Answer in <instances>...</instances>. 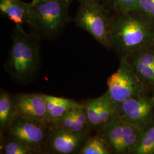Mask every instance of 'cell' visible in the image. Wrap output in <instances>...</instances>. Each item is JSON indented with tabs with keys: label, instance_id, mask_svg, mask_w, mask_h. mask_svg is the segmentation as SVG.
I'll return each instance as SVG.
<instances>
[{
	"label": "cell",
	"instance_id": "cell-3",
	"mask_svg": "<svg viewBox=\"0 0 154 154\" xmlns=\"http://www.w3.org/2000/svg\"><path fill=\"white\" fill-rule=\"evenodd\" d=\"M71 0H44L31 3L28 25L39 38L52 39L62 32L69 21Z\"/></svg>",
	"mask_w": 154,
	"mask_h": 154
},
{
	"label": "cell",
	"instance_id": "cell-11",
	"mask_svg": "<svg viewBox=\"0 0 154 154\" xmlns=\"http://www.w3.org/2000/svg\"><path fill=\"white\" fill-rule=\"evenodd\" d=\"M15 98L18 116L48 122L46 103L43 94H20Z\"/></svg>",
	"mask_w": 154,
	"mask_h": 154
},
{
	"label": "cell",
	"instance_id": "cell-12",
	"mask_svg": "<svg viewBox=\"0 0 154 154\" xmlns=\"http://www.w3.org/2000/svg\"><path fill=\"white\" fill-rule=\"evenodd\" d=\"M31 3L22 0H0V11L15 25V27L23 30V25L28 24Z\"/></svg>",
	"mask_w": 154,
	"mask_h": 154
},
{
	"label": "cell",
	"instance_id": "cell-16",
	"mask_svg": "<svg viewBox=\"0 0 154 154\" xmlns=\"http://www.w3.org/2000/svg\"><path fill=\"white\" fill-rule=\"evenodd\" d=\"M124 59L129 63L134 71L148 88H154V67L131 59Z\"/></svg>",
	"mask_w": 154,
	"mask_h": 154
},
{
	"label": "cell",
	"instance_id": "cell-4",
	"mask_svg": "<svg viewBox=\"0 0 154 154\" xmlns=\"http://www.w3.org/2000/svg\"><path fill=\"white\" fill-rule=\"evenodd\" d=\"M112 18L98 1H89L81 3L75 22L100 44L109 48Z\"/></svg>",
	"mask_w": 154,
	"mask_h": 154
},
{
	"label": "cell",
	"instance_id": "cell-23",
	"mask_svg": "<svg viewBox=\"0 0 154 154\" xmlns=\"http://www.w3.org/2000/svg\"><path fill=\"white\" fill-rule=\"evenodd\" d=\"M44 1V0H32L31 3H36V2H40V1Z\"/></svg>",
	"mask_w": 154,
	"mask_h": 154
},
{
	"label": "cell",
	"instance_id": "cell-22",
	"mask_svg": "<svg viewBox=\"0 0 154 154\" xmlns=\"http://www.w3.org/2000/svg\"><path fill=\"white\" fill-rule=\"evenodd\" d=\"M78 1H79L81 3L83 2H89V1H98V0H77Z\"/></svg>",
	"mask_w": 154,
	"mask_h": 154
},
{
	"label": "cell",
	"instance_id": "cell-14",
	"mask_svg": "<svg viewBox=\"0 0 154 154\" xmlns=\"http://www.w3.org/2000/svg\"><path fill=\"white\" fill-rule=\"evenodd\" d=\"M18 116L15 97L5 91L0 93V133L1 137L7 132Z\"/></svg>",
	"mask_w": 154,
	"mask_h": 154
},
{
	"label": "cell",
	"instance_id": "cell-15",
	"mask_svg": "<svg viewBox=\"0 0 154 154\" xmlns=\"http://www.w3.org/2000/svg\"><path fill=\"white\" fill-rule=\"evenodd\" d=\"M129 154H154V121L152 119L142 130L138 142Z\"/></svg>",
	"mask_w": 154,
	"mask_h": 154
},
{
	"label": "cell",
	"instance_id": "cell-7",
	"mask_svg": "<svg viewBox=\"0 0 154 154\" xmlns=\"http://www.w3.org/2000/svg\"><path fill=\"white\" fill-rule=\"evenodd\" d=\"M142 131L118 116L103 128L102 137L111 153L129 154Z\"/></svg>",
	"mask_w": 154,
	"mask_h": 154
},
{
	"label": "cell",
	"instance_id": "cell-24",
	"mask_svg": "<svg viewBox=\"0 0 154 154\" xmlns=\"http://www.w3.org/2000/svg\"><path fill=\"white\" fill-rule=\"evenodd\" d=\"M152 97H154V93H153V95H152Z\"/></svg>",
	"mask_w": 154,
	"mask_h": 154
},
{
	"label": "cell",
	"instance_id": "cell-5",
	"mask_svg": "<svg viewBox=\"0 0 154 154\" xmlns=\"http://www.w3.org/2000/svg\"><path fill=\"white\" fill-rule=\"evenodd\" d=\"M107 85L106 92L118 105L131 97L146 93L148 88L124 58L121 59L117 70L107 78Z\"/></svg>",
	"mask_w": 154,
	"mask_h": 154
},
{
	"label": "cell",
	"instance_id": "cell-6",
	"mask_svg": "<svg viewBox=\"0 0 154 154\" xmlns=\"http://www.w3.org/2000/svg\"><path fill=\"white\" fill-rule=\"evenodd\" d=\"M53 128L48 122L18 116L7 132L9 138L26 144L36 154L48 146Z\"/></svg>",
	"mask_w": 154,
	"mask_h": 154
},
{
	"label": "cell",
	"instance_id": "cell-17",
	"mask_svg": "<svg viewBox=\"0 0 154 154\" xmlns=\"http://www.w3.org/2000/svg\"><path fill=\"white\" fill-rule=\"evenodd\" d=\"M110 150L102 137L95 136L86 140L79 151L81 154H109Z\"/></svg>",
	"mask_w": 154,
	"mask_h": 154
},
{
	"label": "cell",
	"instance_id": "cell-8",
	"mask_svg": "<svg viewBox=\"0 0 154 154\" xmlns=\"http://www.w3.org/2000/svg\"><path fill=\"white\" fill-rule=\"evenodd\" d=\"M154 108V97L143 94L131 97L118 105V116L143 129L152 119Z\"/></svg>",
	"mask_w": 154,
	"mask_h": 154
},
{
	"label": "cell",
	"instance_id": "cell-21",
	"mask_svg": "<svg viewBox=\"0 0 154 154\" xmlns=\"http://www.w3.org/2000/svg\"><path fill=\"white\" fill-rule=\"evenodd\" d=\"M139 0H114V5L119 13L135 11Z\"/></svg>",
	"mask_w": 154,
	"mask_h": 154
},
{
	"label": "cell",
	"instance_id": "cell-20",
	"mask_svg": "<svg viewBox=\"0 0 154 154\" xmlns=\"http://www.w3.org/2000/svg\"><path fill=\"white\" fill-rule=\"evenodd\" d=\"M135 11L154 20V0H139Z\"/></svg>",
	"mask_w": 154,
	"mask_h": 154
},
{
	"label": "cell",
	"instance_id": "cell-19",
	"mask_svg": "<svg viewBox=\"0 0 154 154\" xmlns=\"http://www.w3.org/2000/svg\"><path fill=\"white\" fill-rule=\"evenodd\" d=\"M1 152L4 154H35L26 144L10 138L1 146Z\"/></svg>",
	"mask_w": 154,
	"mask_h": 154
},
{
	"label": "cell",
	"instance_id": "cell-9",
	"mask_svg": "<svg viewBox=\"0 0 154 154\" xmlns=\"http://www.w3.org/2000/svg\"><path fill=\"white\" fill-rule=\"evenodd\" d=\"M91 126L102 127L118 116V105L106 92L97 98L87 100L83 105Z\"/></svg>",
	"mask_w": 154,
	"mask_h": 154
},
{
	"label": "cell",
	"instance_id": "cell-13",
	"mask_svg": "<svg viewBox=\"0 0 154 154\" xmlns=\"http://www.w3.org/2000/svg\"><path fill=\"white\" fill-rule=\"evenodd\" d=\"M44 97L46 103L47 121L53 126L70 111L81 105L73 100L63 97L47 94H44Z\"/></svg>",
	"mask_w": 154,
	"mask_h": 154
},
{
	"label": "cell",
	"instance_id": "cell-2",
	"mask_svg": "<svg viewBox=\"0 0 154 154\" xmlns=\"http://www.w3.org/2000/svg\"><path fill=\"white\" fill-rule=\"evenodd\" d=\"M39 38L33 34L14 27L12 43L4 67L17 82H32L39 74L41 67Z\"/></svg>",
	"mask_w": 154,
	"mask_h": 154
},
{
	"label": "cell",
	"instance_id": "cell-18",
	"mask_svg": "<svg viewBox=\"0 0 154 154\" xmlns=\"http://www.w3.org/2000/svg\"><path fill=\"white\" fill-rule=\"evenodd\" d=\"M72 110L57 122L53 126L62 128L78 134H88V127L77 121L72 115Z\"/></svg>",
	"mask_w": 154,
	"mask_h": 154
},
{
	"label": "cell",
	"instance_id": "cell-1",
	"mask_svg": "<svg viewBox=\"0 0 154 154\" xmlns=\"http://www.w3.org/2000/svg\"><path fill=\"white\" fill-rule=\"evenodd\" d=\"M154 46V20L137 11L112 18L110 48L121 57Z\"/></svg>",
	"mask_w": 154,
	"mask_h": 154
},
{
	"label": "cell",
	"instance_id": "cell-10",
	"mask_svg": "<svg viewBox=\"0 0 154 154\" xmlns=\"http://www.w3.org/2000/svg\"><path fill=\"white\" fill-rule=\"evenodd\" d=\"M87 135L72 132L53 126L50 135L48 147L52 152L59 154L75 153L87 140Z\"/></svg>",
	"mask_w": 154,
	"mask_h": 154
}]
</instances>
